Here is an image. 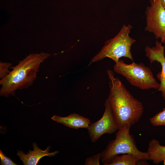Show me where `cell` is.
Instances as JSON below:
<instances>
[{"mask_svg":"<svg viewBox=\"0 0 165 165\" xmlns=\"http://www.w3.org/2000/svg\"><path fill=\"white\" fill-rule=\"evenodd\" d=\"M115 72L124 77L132 85L142 90L158 89L160 84L154 77L150 69L142 63L133 61L130 64L119 60L113 66Z\"/></svg>","mask_w":165,"mask_h":165,"instance_id":"5","label":"cell"},{"mask_svg":"<svg viewBox=\"0 0 165 165\" xmlns=\"http://www.w3.org/2000/svg\"><path fill=\"white\" fill-rule=\"evenodd\" d=\"M140 160L132 154H125L115 156L106 165H136Z\"/></svg>","mask_w":165,"mask_h":165,"instance_id":"12","label":"cell"},{"mask_svg":"<svg viewBox=\"0 0 165 165\" xmlns=\"http://www.w3.org/2000/svg\"><path fill=\"white\" fill-rule=\"evenodd\" d=\"M0 157L1 158L0 165H16L10 157L5 155L0 150Z\"/></svg>","mask_w":165,"mask_h":165,"instance_id":"16","label":"cell"},{"mask_svg":"<svg viewBox=\"0 0 165 165\" xmlns=\"http://www.w3.org/2000/svg\"><path fill=\"white\" fill-rule=\"evenodd\" d=\"M155 46L150 47L148 46L145 49V55L151 63L156 61L160 63L162 67L161 71L156 75V76L160 81V86L157 91L162 92L161 94L165 101V46L162 43L156 41Z\"/></svg>","mask_w":165,"mask_h":165,"instance_id":"8","label":"cell"},{"mask_svg":"<svg viewBox=\"0 0 165 165\" xmlns=\"http://www.w3.org/2000/svg\"><path fill=\"white\" fill-rule=\"evenodd\" d=\"M149 160L158 164L165 159V146L160 145L157 140L153 139L149 142L147 152Z\"/></svg>","mask_w":165,"mask_h":165,"instance_id":"11","label":"cell"},{"mask_svg":"<svg viewBox=\"0 0 165 165\" xmlns=\"http://www.w3.org/2000/svg\"><path fill=\"white\" fill-rule=\"evenodd\" d=\"M12 65L10 63H0V78L2 79L6 76L10 72L9 68Z\"/></svg>","mask_w":165,"mask_h":165,"instance_id":"14","label":"cell"},{"mask_svg":"<svg viewBox=\"0 0 165 165\" xmlns=\"http://www.w3.org/2000/svg\"><path fill=\"white\" fill-rule=\"evenodd\" d=\"M149 120L153 126H165V108L151 117Z\"/></svg>","mask_w":165,"mask_h":165,"instance_id":"13","label":"cell"},{"mask_svg":"<svg viewBox=\"0 0 165 165\" xmlns=\"http://www.w3.org/2000/svg\"><path fill=\"white\" fill-rule=\"evenodd\" d=\"M163 164L164 165H165V159H164L163 160Z\"/></svg>","mask_w":165,"mask_h":165,"instance_id":"19","label":"cell"},{"mask_svg":"<svg viewBox=\"0 0 165 165\" xmlns=\"http://www.w3.org/2000/svg\"><path fill=\"white\" fill-rule=\"evenodd\" d=\"M159 1L163 8L165 9V0H157Z\"/></svg>","mask_w":165,"mask_h":165,"instance_id":"18","label":"cell"},{"mask_svg":"<svg viewBox=\"0 0 165 165\" xmlns=\"http://www.w3.org/2000/svg\"><path fill=\"white\" fill-rule=\"evenodd\" d=\"M161 42L165 44V31L162 37L160 38Z\"/></svg>","mask_w":165,"mask_h":165,"instance_id":"17","label":"cell"},{"mask_svg":"<svg viewBox=\"0 0 165 165\" xmlns=\"http://www.w3.org/2000/svg\"><path fill=\"white\" fill-rule=\"evenodd\" d=\"M132 28L130 24H124L115 37L105 42L100 51L91 60L89 65L106 57L112 59L116 63L122 57L128 58L133 61L131 48L136 40L129 36Z\"/></svg>","mask_w":165,"mask_h":165,"instance_id":"3","label":"cell"},{"mask_svg":"<svg viewBox=\"0 0 165 165\" xmlns=\"http://www.w3.org/2000/svg\"><path fill=\"white\" fill-rule=\"evenodd\" d=\"M105 109L102 116L98 120L91 123L87 128L92 142L96 141L101 136L112 134L119 127L108 99L105 103Z\"/></svg>","mask_w":165,"mask_h":165,"instance_id":"6","label":"cell"},{"mask_svg":"<svg viewBox=\"0 0 165 165\" xmlns=\"http://www.w3.org/2000/svg\"><path fill=\"white\" fill-rule=\"evenodd\" d=\"M32 145L34 148L33 151L29 150L27 154H25L21 150H17L16 155L20 158L24 165H36L42 157L48 156L49 157L54 156L59 153V151H56L53 152H49L50 146L47 147L46 149L43 150L39 148L36 143L33 142Z\"/></svg>","mask_w":165,"mask_h":165,"instance_id":"9","label":"cell"},{"mask_svg":"<svg viewBox=\"0 0 165 165\" xmlns=\"http://www.w3.org/2000/svg\"><path fill=\"white\" fill-rule=\"evenodd\" d=\"M101 153L87 158L85 161V165H99L101 158Z\"/></svg>","mask_w":165,"mask_h":165,"instance_id":"15","label":"cell"},{"mask_svg":"<svg viewBox=\"0 0 165 165\" xmlns=\"http://www.w3.org/2000/svg\"><path fill=\"white\" fill-rule=\"evenodd\" d=\"M130 128L124 126L119 128L115 139L109 141L101 152L100 160L103 165H106L113 157L121 154H131L141 160H149L147 152H141L138 148L133 136L130 134Z\"/></svg>","mask_w":165,"mask_h":165,"instance_id":"4","label":"cell"},{"mask_svg":"<svg viewBox=\"0 0 165 165\" xmlns=\"http://www.w3.org/2000/svg\"><path fill=\"white\" fill-rule=\"evenodd\" d=\"M109 93L108 98L119 128L130 127L142 116L144 108L142 102L135 98L121 81L108 69Z\"/></svg>","mask_w":165,"mask_h":165,"instance_id":"1","label":"cell"},{"mask_svg":"<svg viewBox=\"0 0 165 165\" xmlns=\"http://www.w3.org/2000/svg\"><path fill=\"white\" fill-rule=\"evenodd\" d=\"M50 54L42 52L31 53L14 67H10L12 70L0 81L2 86L0 95L8 97L14 95L15 91L28 88L37 78L40 64Z\"/></svg>","mask_w":165,"mask_h":165,"instance_id":"2","label":"cell"},{"mask_svg":"<svg viewBox=\"0 0 165 165\" xmlns=\"http://www.w3.org/2000/svg\"><path fill=\"white\" fill-rule=\"evenodd\" d=\"M150 2L145 12V31L152 33L156 38H160L165 31V9L157 0H150Z\"/></svg>","mask_w":165,"mask_h":165,"instance_id":"7","label":"cell"},{"mask_svg":"<svg viewBox=\"0 0 165 165\" xmlns=\"http://www.w3.org/2000/svg\"><path fill=\"white\" fill-rule=\"evenodd\" d=\"M51 119L66 127L74 129L80 128L87 129L91 123L89 119L76 113L71 114L66 117L54 115Z\"/></svg>","mask_w":165,"mask_h":165,"instance_id":"10","label":"cell"}]
</instances>
